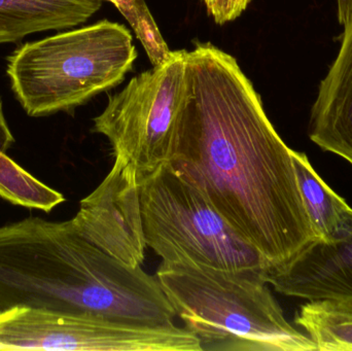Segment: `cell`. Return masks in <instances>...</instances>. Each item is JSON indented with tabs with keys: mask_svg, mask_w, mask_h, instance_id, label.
<instances>
[{
	"mask_svg": "<svg viewBox=\"0 0 352 351\" xmlns=\"http://www.w3.org/2000/svg\"><path fill=\"white\" fill-rule=\"evenodd\" d=\"M292 152L233 56L210 43L186 51V92L171 165L261 253L269 269L291 263L318 240Z\"/></svg>",
	"mask_w": 352,
	"mask_h": 351,
	"instance_id": "obj_1",
	"label": "cell"
},
{
	"mask_svg": "<svg viewBox=\"0 0 352 351\" xmlns=\"http://www.w3.org/2000/svg\"><path fill=\"white\" fill-rule=\"evenodd\" d=\"M148 275L87 240L72 220L29 216L0 227V311L45 308L111 321H133Z\"/></svg>",
	"mask_w": 352,
	"mask_h": 351,
	"instance_id": "obj_2",
	"label": "cell"
},
{
	"mask_svg": "<svg viewBox=\"0 0 352 351\" xmlns=\"http://www.w3.org/2000/svg\"><path fill=\"white\" fill-rule=\"evenodd\" d=\"M156 278L202 350H318L285 319L265 273L162 262Z\"/></svg>",
	"mask_w": 352,
	"mask_h": 351,
	"instance_id": "obj_3",
	"label": "cell"
},
{
	"mask_svg": "<svg viewBox=\"0 0 352 351\" xmlns=\"http://www.w3.org/2000/svg\"><path fill=\"white\" fill-rule=\"evenodd\" d=\"M136 58L130 31L103 20L24 43L8 56L6 74L25 113L43 117L74 111L115 88Z\"/></svg>",
	"mask_w": 352,
	"mask_h": 351,
	"instance_id": "obj_4",
	"label": "cell"
},
{
	"mask_svg": "<svg viewBox=\"0 0 352 351\" xmlns=\"http://www.w3.org/2000/svg\"><path fill=\"white\" fill-rule=\"evenodd\" d=\"M146 247L163 263L266 273L269 264L171 163L140 179Z\"/></svg>",
	"mask_w": 352,
	"mask_h": 351,
	"instance_id": "obj_5",
	"label": "cell"
},
{
	"mask_svg": "<svg viewBox=\"0 0 352 351\" xmlns=\"http://www.w3.org/2000/svg\"><path fill=\"white\" fill-rule=\"evenodd\" d=\"M186 49L134 76L109 95L93 131L102 134L113 158L135 167L138 181L175 157L186 92Z\"/></svg>",
	"mask_w": 352,
	"mask_h": 351,
	"instance_id": "obj_6",
	"label": "cell"
},
{
	"mask_svg": "<svg viewBox=\"0 0 352 351\" xmlns=\"http://www.w3.org/2000/svg\"><path fill=\"white\" fill-rule=\"evenodd\" d=\"M184 328L146 327L92 315L18 306L0 311V351H186Z\"/></svg>",
	"mask_w": 352,
	"mask_h": 351,
	"instance_id": "obj_7",
	"label": "cell"
},
{
	"mask_svg": "<svg viewBox=\"0 0 352 351\" xmlns=\"http://www.w3.org/2000/svg\"><path fill=\"white\" fill-rule=\"evenodd\" d=\"M72 220L76 230L95 247L130 267H142L148 247L140 181L131 163L115 158L109 174L80 201Z\"/></svg>",
	"mask_w": 352,
	"mask_h": 351,
	"instance_id": "obj_8",
	"label": "cell"
},
{
	"mask_svg": "<svg viewBox=\"0 0 352 351\" xmlns=\"http://www.w3.org/2000/svg\"><path fill=\"white\" fill-rule=\"evenodd\" d=\"M265 280L285 296L352 302V234L340 242L314 241L291 263L267 270Z\"/></svg>",
	"mask_w": 352,
	"mask_h": 351,
	"instance_id": "obj_9",
	"label": "cell"
},
{
	"mask_svg": "<svg viewBox=\"0 0 352 351\" xmlns=\"http://www.w3.org/2000/svg\"><path fill=\"white\" fill-rule=\"evenodd\" d=\"M310 139L352 165V16L311 109Z\"/></svg>",
	"mask_w": 352,
	"mask_h": 351,
	"instance_id": "obj_10",
	"label": "cell"
},
{
	"mask_svg": "<svg viewBox=\"0 0 352 351\" xmlns=\"http://www.w3.org/2000/svg\"><path fill=\"white\" fill-rule=\"evenodd\" d=\"M102 0H0V45L86 23Z\"/></svg>",
	"mask_w": 352,
	"mask_h": 351,
	"instance_id": "obj_11",
	"label": "cell"
},
{
	"mask_svg": "<svg viewBox=\"0 0 352 351\" xmlns=\"http://www.w3.org/2000/svg\"><path fill=\"white\" fill-rule=\"evenodd\" d=\"M304 206L318 240L336 243L352 234V208L316 173L304 152H292Z\"/></svg>",
	"mask_w": 352,
	"mask_h": 351,
	"instance_id": "obj_12",
	"label": "cell"
},
{
	"mask_svg": "<svg viewBox=\"0 0 352 351\" xmlns=\"http://www.w3.org/2000/svg\"><path fill=\"white\" fill-rule=\"evenodd\" d=\"M295 324L318 350L352 351V302L308 301L300 307Z\"/></svg>",
	"mask_w": 352,
	"mask_h": 351,
	"instance_id": "obj_13",
	"label": "cell"
},
{
	"mask_svg": "<svg viewBox=\"0 0 352 351\" xmlns=\"http://www.w3.org/2000/svg\"><path fill=\"white\" fill-rule=\"evenodd\" d=\"M0 197L14 205L51 212L65 201L60 192L41 183L0 152Z\"/></svg>",
	"mask_w": 352,
	"mask_h": 351,
	"instance_id": "obj_14",
	"label": "cell"
},
{
	"mask_svg": "<svg viewBox=\"0 0 352 351\" xmlns=\"http://www.w3.org/2000/svg\"><path fill=\"white\" fill-rule=\"evenodd\" d=\"M117 8L135 31L136 36L144 45L153 66L166 61L171 51L144 0H123Z\"/></svg>",
	"mask_w": 352,
	"mask_h": 351,
	"instance_id": "obj_15",
	"label": "cell"
},
{
	"mask_svg": "<svg viewBox=\"0 0 352 351\" xmlns=\"http://www.w3.org/2000/svg\"><path fill=\"white\" fill-rule=\"evenodd\" d=\"M211 18L219 25L239 18L250 3V0H202Z\"/></svg>",
	"mask_w": 352,
	"mask_h": 351,
	"instance_id": "obj_16",
	"label": "cell"
},
{
	"mask_svg": "<svg viewBox=\"0 0 352 351\" xmlns=\"http://www.w3.org/2000/svg\"><path fill=\"white\" fill-rule=\"evenodd\" d=\"M14 142V135L10 131V126H8L6 115H4L1 97H0V152H8L12 148Z\"/></svg>",
	"mask_w": 352,
	"mask_h": 351,
	"instance_id": "obj_17",
	"label": "cell"
},
{
	"mask_svg": "<svg viewBox=\"0 0 352 351\" xmlns=\"http://www.w3.org/2000/svg\"><path fill=\"white\" fill-rule=\"evenodd\" d=\"M338 20L341 25H346L352 16V0H337Z\"/></svg>",
	"mask_w": 352,
	"mask_h": 351,
	"instance_id": "obj_18",
	"label": "cell"
},
{
	"mask_svg": "<svg viewBox=\"0 0 352 351\" xmlns=\"http://www.w3.org/2000/svg\"><path fill=\"white\" fill-rule=\"evenodd\" d=\"M104 1H109L111 2V3H113V5L116 6V8H118V6L121 4L122 0H104Z\"/></svg>",
	"mask_w": 352,
	"mask_h": 351,
	"instance_id": "obj_19",
	"label": "cell"
}]
</instances>
